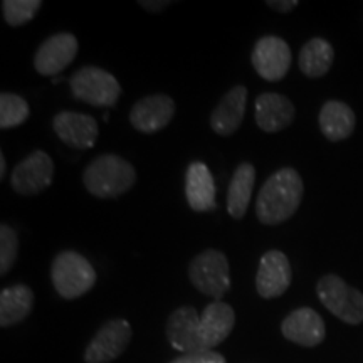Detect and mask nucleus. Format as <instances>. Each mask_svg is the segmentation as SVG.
I'll list each match as a JSON object with an SVG mask.
<instances>
[{
	"label": "nucleus",
	"instance_id": "19",
	"mask_svg": "<svg viewBox=\"0 0 363 363\" xmlns=\"http://www.w3.org/2000/svg\"><path fill=\"white\" fill-rule=\"evenodd\" d=\"M185 197L192 211L208 212L216 208V184L206 163H190L185 174Z\"/></svg>",
	"mask_w": 363,
	"mask_h": 363
},
{
	"label": "nucleus",
	"instance_id": "15",
	"mask_svg": "<svg viewBox=\"0 0 363 363\" xmlns=\"http://www.w3.org/2000/svg\"><path fill=\"white\" fill-rule=\"evenodd\" d=\"M52 128L61 142L72 148L88 150L98 136V121L78 111H61L54 116Z\"/></svg>",
	"mask_w": 363,
	"mask_h": 363
},
{
	"label": "nucleus",
	"instance_id": "11",
	"mask_svg": "<svg viewBox=\"0 0 363 363\" xmlns=\"http://www.w3.org/2000/svg\"><path fill=\"white\" fill-rule=\"evenodd\" d=\"M293 271L284 252L267 251L261 257L256 274V289L261 298L272 299L284 294L291 286Z\"/></svg>",
	"mask_w": 363,
	"mask_h": 363
},
{
	"label": "nucleus",
	"instance_id": "21",
	"mask_svg": "<svg viewBox=\"0 0 363 363\" xmlns=\"http://www.w3.org/2000/svg\"><path fill=\"white\" fill-rule=\"evenodd\" d=\"M34 308V293L29 286L13 284L4 288L0 293V326L9 328L33 313Z\"/></svg>",
	"mask_w": 363,
	"mask_h": 363
},
{
	"label": "nucleus",
	"instance_id": "20",
	"mask_svg": "<svg viewBox=\"0 0 363 363\" xmlns=\"http://www.w3.org/2000/svg\"><path fill=\"white\" fill-rule=\"evenodd\" d=\"M320 130L330 142H342L353 133L357 126L355 113L348 104L337 99L326 101L320 110Z\"/></svg>",
	"mask_w": 363,
	"mask_h": 363
},
{
	"label": "nucleus",
	"instance_id": "17",
	"mask_svg": "<svg viewBox=\"0 0 363 363\" xmlns=\"http://www.w3.org/2000/svg\"><path fill=\"white\" fill-rule=\"evenodd\" d=\"M247 88L239 84L230 88L222 96L211 115V128L220 136H229L238 131L246 115Z\"/></svg>",
	"mask_w": 363,
	"mask_h": 363
},
{
	"label": "nucleus",
	"instance_id": "2",
	"mask_svg": "<svg viewBox=\"0 0 363 363\" xmlns=\"http://www.w3.org/2000/svg\"><path fill=\"white\" fill-rule=\"evenodd\" d=\"M83 182L86 190L94 197L116 199L133 187L136 172L128 160L106 153L86 167Z\"/></svg>",
	"mask_w": 363,
	"mask_h": 363
},
{
	"label": "nucleus",
	"instance_id": "8",
	"mask_svg": "<svg viewBox=\"0 0 363 363\" xmlns=\"http://www.w3.org/2000/svg\"><path fill=\"white\" fill-rule=\"evenodd\" d=\"M251 62L262 79L276 83L283 79L291 67V49L278 35H264L254 44Z\"/></svg>",
	"mask_w": 363,
	"mask_h": 363
},
{
	"label": "nucleus",
	"instance_id": "7",
	"mask_svg": "<svg viewBox=\"0 0 363 363\" xmlns=\"http://www.w3.org/2000/svg\"><path fill=\"white\" fill-rule=\"evenodd\" d=\"M54 163L52 158L43 150H35L24 160H21L12 170L11 185L19 195H38L52 184Z\"/></svg>",
	"mask_w": 363,
	"mask_h": 363
},
{
	"label": "nucleus",
	"instance_id": "18",
	"mask_svg": "<svg viewBox=\"0 0 363 363\" xmlns=\"http://www.w3.org/2000/svg\"><path fill=\"white\" fill-rule=\"evenodd\" d=\"M235 325V313L233 306L224 301H214L206 306L201 315V340L206 352L220 345L229 337Z\"/></svg>",
	"mask_w": 363,
	"mask_h": 363
},
{
	"label": "nucleus",
	"instance_id": "6",
	"mask_svg": "<svg viewBox=\"0 0 363 363\" xmlns=\"http://www.w3.org/2000/svg\"><path fill=\"white\" fill-rule=\"evenodd\" d=\"M72 96L91 106H115L121 86L111 72L96 66H84L69 78Z\"/></svg>",
	"mask_w": 363,
	"mask_h": 363
},
{
	"label": "nucleus",
	"instance_id": "3",
	"mask_svg": "<svg viewBox=\"0 0 363 363\" xmlns=\"http://www.w3.org/2000/svg\"><path fill=\"white\" fill-rule=\"evenodd\" d=\"M96 271L83 254L62 251L54 257L51 279L59 296L76 299L83 296L96 283Z\"/></svg>",
	"mask_w": 363,
	"mask_h": 363
},
{
	"label": "nucleus",
	"instance_id": "29",
	"mask_svg": "<svg viewBox=\"0 0 363 363\" xmlns=\"http://www.w3.org/2000/svg\"><path fill=\"white\" fill-rule=\"evenodd\" d=\"M138 6L148 12H160L163 9L172 6V2H167V0H163V2H148V0H140Z\"/></svg>",
	"mask_w": 363,
	"mask_h": 363
},
{
	"label": "nucleus",
	"instance_id": "13",
	"mask_svg": "<svg viewBox=\"0 0 363 363\" xmlns=\"http://www.w3.org/2000/svg\"><path fill=\"white\" fill-rule=\"evenodd\" d=\"M174 115V99L167 94H153L133 104L130 111V123L142 133H157L170 123Z\"/></svg>",
	"mask_w": 363,
	"mask_h": 363
},
{
	"label": "nucleus",
	"instance_id": "4",
	"mask_svg": "<svg viewBox=\"0 0 363 363\" xmlns=\"http://www.w3.org/2000/svg\"><path fill=\"white\" fill-rule=\"evenodd\" d=\"M190 283L206 296L220 301V298L230 288L229 261L224 252L217 249H206L190 261L189 266Z\"/></svg>",
	"mask_w": 363,
	"mask_h": 363
},
{
	"label": "nucleus",
	"instance_id": "30",
	"mask_svg": "<svg viewBox=\"0 0 363 363\" xmlns=\"http://www.w3.org/2000/svg\"><path fill=\"white\" fill-rule=\"evenodd\" d=\"M6 169H7V162H6V155L0 153V179L6 177Z\"/></svg>",
	"mask_w": 363,
	"mask_h": 363
},
{
	"label": "nucleus",
	"instance_id": "26",
	"mask_svg": "<svg viewBox=\"0 0 363 363\" xmlns=\"http://www.w3.org/2000/svg\"><path fill=\"white\" fill-rule=\"evenodd\" d=\"M19 254V238L11 225H0V274L6 276L12 269Z\"/></svg>",
	"mask_w": 363,
	"mask_h": 363
},
{
	"label": "nucleus",
	"instance_id": "1",
	"mask_svg": "<svg viewBox=\"0 0 363 363\" xmlns=\"http://www.w3.org/2000/svg\"><path fill=\"white\" fill-rule=\"evenodd\" d=\"M305 184L294 169H281L264 182L256 201V216L264 225H278L296 214Z\"/></svg>",
	"mask_w": 363,
	"mask_h": 363
},
{
	"label": "nucleus",
	"instance_id": "9",
	"mask_svg": "<svg viewBox=\"0 0 363 363\" xmlns=\"http://www.w3.org/2000/svg\"><path fill=\"white\" fill-rule=\"evenodd\" d=\"M131 342V325L123 318L106 321L84 352L86 363H110L126 350Z\"/></svg>",
	"mask_w": 363,
	"mask_h": 363
},
{
	"label": "nucleus",
	"instance_id": "5",
	"mask_svg": "<svg viewBox=\"0 0 363 363\" xmlns=\"http://www.w3.org/2000/svg\"><path fill=\"white\" fill-rule=\"evenodd\" d=\"M316 294L326 310L345 323H363V293L348 286L340 276H323L316 284Z\"/></svg>",
	"mask_w": 363,
	"mask_h": 363
},
{
	"label": "nucleus",
	"instance_id": "16",
	"mask_svg": "<svg viewBox=\"0 0 363 363\" xmlns=\"http://www.w3.org/2000/svg\"><path fill=\"white\" fill-rule=\"evenodd\" d=\"M294 111L293 103L283 94L262 93L254 103V118L256 123L266 133H276L288 128L293 123Z\"/></svg>",
	"mask_w": 363,
	"mask_h": 363
},
{
	"label": "nucleus",
	"instance_id": "28",
	"mask_svg": "<svg viewBox=\"0 0 363 363\" xmlns=\"http://www.w3.org/2000/svg\"><path fill=\"white\" fill-rule=\"evenodd\" d=\"M266 6L274 9L276 12L288 13L298 7V2L296 0H267Z\"/></svg>",
	"mask_w": 363,
	"mask_h": 363
},
{
	"label": "nucleus",
	"instance_id": "27",
	"mask_svg": "<svg viewBox=\"0 0 363 363\" xmlns=\"http://www.w3.org/2000/svg\"><path fill=\"white\" fill-rule=\"evenodd\" d=\"M172 363H225V358L214 350L199 352V353H184L175 358Z\"/></svg>",
	"mask_w": 363,
	"mask_h": 363
},
{
	"label": "nucleus",
	"instance_id": "25",
	"mask_svg": "<svg viewBox=\"0 0 363 363\" xmlns=\"http://www.w3.org/2000/svg\"><path fill=\"white\" fill-rule=\"evenodd\" d=\"M40 7V0H4V19L11 27H21L33 21Z\"/></svg>",
	"mask_w": 363,
	"mask_h": 363
},
{
	"label": "nucleus",
	"instance_id": "10",
	"mask_svg": "<svg viewBox=\"0 0 363 363\" xmlns=\"http://www.w3.org/2000/svg\"><path fill=\"white\" fill-rule=\"evenodd\" d=\"M78 54V39L69 33H59L48 38L34 54V67L39 74L56 78L74 61Z\"/></svg>",
	"mask_w": 363,
	"mask_h": 363
},
{
	"label": "nucleus",
	"instance_id": "22",
	"mask_svg": "<svg viewBox=\"0 0 363 363\" xmlns=\"http://www.w3.org/2000/svg\"><path fill=\"white\" fill-rule=\"evenodd\" d=\"M256 182V169L251 163H239L235 169L229 190H227V212L234 219H242L246 216L249 202Z\"/></svg>",
	"mask_w": 363,
	"mask_h": 363
},
{
	"label": "nucleus",
	"instance_id": "12",
	"mask_svg": "<svg viewBox=\"0 0 363 363\" xmlns=\"http://www.w3.org/2000/svg\"><path fill=\"white\" fill-rule=\"evenodd\" d=\"M167 338L175 350L184 353L206 352L201 340V315L194 306H182L169 316Z\"/></svg>",
	"mask_w": 363,
	"mask_h": 363
},
{
	"label": "nucleus",
	"instance_id": "14",
	"mask_svg": "<svg viewBox=\"0 0 363 363\" xmlns=\"http://www.w3.org/2000/svg\"><path fill=\"white\" fill-rule=\"evenodd\" d=\"M281 331L286 340L306 348L318 347L326 337L323 318L311 308H298L289 313L281 323Z\"/></svg>",
	"mask_w": 363,
	"mask_h": 363
},
{
	"label": "nucleus",
	"instance_id": "31",
	"mask_svg": "<svg viewBox=\"0 0 363 363\" xmlns=\"http://www.w3.org/2000/svg\"><path fill=\"white\" fill-rule=\"evenodd\" d=\"M62 78H59V76H56V78H52V83H59V81H61Z\"/></svg>",
	"mask_w": 363,
	"mask_h": 363
},
{
	"label": "nucleus",
	"instance_id": "23",
	"mask_svg": "<svg viewBox=\"0 0 363 363\" xmlns=\"http://www.w3.org/2000/svg\"><path fill=\"white\" fill-rule=\"evenodd\" d=\"M335 51L328 40L315 38L310 39L299 51V69L308 78H321L331 69Z\"/></svg>",
	"mask_w": 363,
	"mask_h": 363
},
{
	"label": "nucleus",
	"instance_id": "24",
	"mask_svg": "<svg viewBox=\"0 0 363 363\" xmlns=\"http://www.w3.org/2000/svg\"><path fill=\"white\" fill-rule=\"evenodd\" d=\"M29 103L19 94L2 93L0 94V128H16L29 118Z\"/></svg>",
	"mask_w": 363,
	"mask_h": 363
}]
</instances>
